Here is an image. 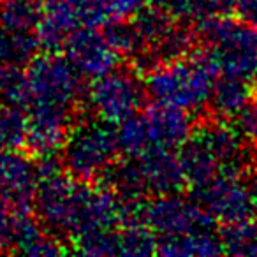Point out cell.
Masks as SVG:
<instances>
[{
  "label": "cell",
  "mask_w": 257,
  "mask_h": 257,
  "mask_svg": "<svg viewBox=\"0 0 257 257\" xmlns=\"http://www.w3.org/2000/svg\"><path fill=\"white\" fill-rule=\"evenodd\" d=\"M220 69L206 51L176 58L152 69L147 81L148 95L157 104L194 111L210 104Z\"/></svg>",
  "instance_id": "1"
},
{
  "label": "cell",
  "mask_w": 257,
  "mask_h": 257,
  "mask_svg": "<svg viewBox=\"0 0 257 257\" xmlns=\"http://www.w3.org/2000/svg\"><path fill=\"white\" fill-rule=\"evenodd\" d=\"M206 53L220 72L236 76L257 74V27L243 20L213 16L199 23Z\"/></svg>",
  "instance_id": "2"
},
{
  "label": "cell",
  "mask_w": 257,
  "mask_h": 257,
  "mask_svg": "<svg viewBox=\"0 0 257 257\" xmlns=\"http://www.w3.org/2000/svg\"><path fill=\"white\" fill-rule=\"evenodd\" d=\"M118 131L109 121H93L79 127L65 140L64 166L76 180L88 182L104 175L120 154Z\"/></svg>",
  "instance_id": "3"
},
{
  "label": "cell",
  "mask_w": 257,
  "mask_h": 257,
  "mask_svg": "<svg viewBox=\"0 0 257 257\" xmlns=\"http://www.w3.org/2000/svg\"><path fill=\"white\" fill-rule=\"evenodd\" d=\"M83 76L76 71L69 58L57 55L34 58L25 72L27 81V107L53 106L72 109L81 90Z\"/></svg>",
  "instance_id": "4"
},
{
  "label": "cell",
  "mask_w": 257,
  "mask_h": 257,
  "mask_svg": "<svg viewBox=\"0 0 257 257\" xmlns=\"http://www.w3.org/2000/svg\"><path fill=\"white\" fill-rule=\"evenodd\" d=\"M194 199L213 220L227 224L250 220L257 210L253 189L243 183L239 168L222 169L213 180L196 187Z\"/></svg>",
  "instance_id": "5"
},
{
  "label": "cell",
  "mask_w": 257,
  "mask_h": 257,
  "mask_svg": "<svg viewBox=\"0 0 257 257\" xmlns=\"http://www.w3.org/2000/svg\"><path fill=\"white\" fill-rule=\"evenodd\" d=\"M148 97L147 81H141L134 72L118 71L116 67L95 79L90 100L99 116L109 123H121L143 109Z\"/></svg>",
  "instance_id": "6"
},
{
  "label": "cell",
  "mask_w": 257,
  "mask_h": 257,
  "mask_svg": "<svg viewBox=\"0 0 257 257\" xmlns=\"http://www.w3.org/2000/svg\"><path fill=\"white\" fill-rule=\"evenodd\" d=\"M133 220H141L152 231L162 236L185 234L194 231H206L213 218L199 206L196 199H183L175 194H166L152 203L138 206Z\"/></svg>",
  "instance_id": "7"
},
{
  "label": "cell",
  "mask_w": 257,
  "mask_h": 257,
  "mask_svg": "<svg viewBox=\"0 0 257 257\" xmlns=\"http://www.w3.org/2000/svg\"><path fill=\"white\" fill-rule=\"evenodd\" d=\"M65 55L69 62L83 78L99 79L113 71L118 60V51L111 46L106 34H100L95 27L74 30L65 41Z\"/></svg>",
  "instance_id": "8"
},
{
  "label": "cell",
  "mask_w": 257,
  "mask_h": 257,
  "mask_svg": "<svg viewBox=\"0 0 257 257\" xmlns=\"http://www.w3.org/2000/svg\"><path fill=\"white\" fill-rule=\"evenodd\" d=\"M134 159L143 176L147 192L157 196L175 194L182 189L183 183H187L180 155H175L173 150L152 148Z\"/></svg>",
  "instance_id": "9"
},
{
  "label": "cell",
  "mask_w": 257,
  "mask_h": 257,
  "mask_svg": "<svg viewBox=\"0 0 257 257\" xmlns=\"http://www.w3.org/2000/svg\"><path fill=\"white\" fill-rule=\"evenodd\" d=\"M141 114L145 120L150 150L152 148L175 150L176 147H182L192 133L189 114L178 107L157 104L141 111Z\"/></svg>",
  "instance_id": "10"
},
{
  "label": "cell",
  "mask_w": 257,
  "mask_h": 257,
  "mask_svg": "<svg viewBox=\"0 0 257 257\" xmlns=\"http://www.w3.org/2000/svg\"><path fill=\"white\" fill-rule=\"evenodd\" d=\"M252 93L246 85V78L220 72V76L215 81L213 92H211L210 106L218 116H238V113L245 107Z\"/></svg>",
  "instance_id": "11"
},
{
  "label": "cell",
  "mask_w": 257,
  "mask_h": 257,
  "mask_svg": "<svg viewBox=\"0 0 257 257\" xmlns=\"http://www.w3.org/2000/svg\"><path fill=\"white\" fill-rule=\"evenodd\" d=\"M222 250V239L217 238L210 229L162 236V239L157 241V252L164 255H215Z\"/></svg>",
  "instance_id": "12"
},
{
  "label": "cell",
  "mask_w": 257,
  "mask_h": 257,
  "mask_svg": "<svg viewBox=\"0 0 257 257\" xmlns=\"http://www.w3.org/2000/svg\"><path fill=\"white\" fill-rule=\"evenodd\" d=\"M41 48L37 34L32 30H8L0 34V62L2 65H15L20 67L23 64H30L34 55Z\"/></svg>",
  "instance_id": "13"
},
{
  "label": "cell",
  "mask_w": 257,
  "mask_h": 257,
  "mask_svg": "<svg viewBox=\"0 0 257 257\" xmlns=\"http://www.w3.org/2000/svg\"><path fill=\"white\" fill-rule=\"evenodd\" d=\"M29 133V116L23 107L6 104L0 107V150H16L25 147Z\"/></svg>",
  "instance_id": "14"
},
{
  "label": "cell",
  "mask_w": 257,
  "mask_h": 257,
  "mask_svg": "<svg viewBox=\"0 0 257 257\" xmlns=\"http://www.w3.org/2000/svg\"><path fill=\"white\" fill-rule=\"evenodd\" d=\"M43 11L34 0H6L0 8V22L8 30H32L37 29Z\"/></svg>",
  "instance_id": "15"
},
{
  "label": "cell",
  "mask_w": 257,
  "mask_h": 257,
  "mask_svg": "<svg viewBox=\"0 0 257 257\" xmlns=\"http://www.w3.org/2000/svg\"><path fill=\"white\" fill-rule=\"evenodd\" d=\"M220 239L225 252L257 253V225L250 220L227 224Z\"/></svg>",
  "instance_id": "16"
},
{
  "label": "cell",
  "mask_w": 257,
  "mask_h": 257,
  "mask_svg": "<svg viewBox=\"0 0 257 257\" xmlns=\"http://www.w3.org/2000/svg\"><path fill=\"white\" fill-rule=\"evenodd\" d=\"M159 8L168 11L171 16H175L178 22L182 20H196V22H204L213 15L208 0H157Z\"/></svg>",
  "instance_id": "17"
},
{
  "label": "cell",
  "mask_w": 257,
  "mask_h": 257,
  "mask_svg": "<svg viewBox=\"0 0 257 257\" xmlns=\"http://www.w3.org/2000/svg\"><path fill=\"white\" fill-rule=\"evenodd\" d=\"M147 8V0H109V23L128 22Z\"/></svg>",
  "instance_id": "18"
},
{
  "label": "cell",
  "mask_w": 257,
  "mask_h": 257,
  "mask_svg": "<svg viewBox=\"0 0 257 257\" xmlns=\"http://www.w3.org/2000/svg\"><path fill=\"white\" fill-rule=\"evenodd\" d=\"M236 120H238L239 133L245 134L250 140L257 141V97H250L245 107L238 113Z\"/></svg>",
  "instance_id": "19"
},
{
  "label": "cell",
  "mask_w": 257,
  "mask_h": 257,
  "mask_svg": "<svg viewBox=\"0 0 257 257\" xmlns=\"http://www.w3.org/2000/svg\"><path fill=\"white\" fill-rule=\"evenodd\" d=\"M234 11L238 13L239 20L257 27V0H236Z\"/></svg>",
  "instance_id": "20"
},
{
  "label": "cell",
  "mask_w": 257,
  "mask_h": 257,
  "mask_svg": "<svg viewBox=\"0 0 257 257\" xmlns=\"http://www.w3.org/2000/svg\"><path fill=\"white\" fill-rule=\"evenodd\" d=\"M208 4L213 13H229L234 11L236 0H208Z\"/></svg>",
  "instance_id": "21"
}]
</instances>
